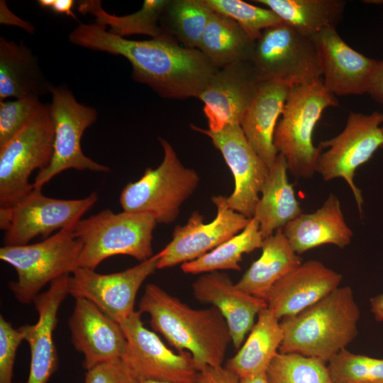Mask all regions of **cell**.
Returning <instances> with one entry per match:
<instances>
[{"instance_id":"6da1fadb","label":"cell","mask_w":383,"mask_h":383,"mask_svg":"<svg viewBox=\"0 0 383 383\" xmlns=\"http://www.w3.org/2000/svg\"><path fill=\"white\" fill-rule=\"evenodd\" d=\"M69 39L78 46L124 57L135 81L167 99L198 98L219 70L199 49L182 47L175 40L126 39L96 23H79Z\"/></svg>"},{"instance_id":"7a4b0ae2","label":"cell","mask_w":383,"mask_h":383,"mask_svg":"<svg viewBox=\"0 0 383 383\" xmlns=\"http://www.w3.org/2000/svg\"><path fill=\"white\" fill-rule=\"evenodd\" d=\"M138 311L150 316L152 329L178 352L189 353L198 372L221 367L232 338L214 306L195 309L155 284L146 285Z\"/></svg>"},{"instance_id":"3957f363","label":"cell","mask_w":383,"mask_h":383,"mask_svg":"<svg viewBox=\"0 0 383 383\" xmlns=\"http://www.w3.org/2000/svg\"><path fill=\"white\" fill-rule=\"evenodd\" d=\"M360 309L349 286L338 287L299 313L282 318L279 352L328 362L357 335Z\"/></svg>"},{"instance_id":"277c9868","label":"cell","mask_w":383,"mask_h":383,"mask_svg":"<svg viewBox=\"0 0 383 383\" xmlns=\"http://www.w3.org/2000/svg\"><path fill=\"white\" fill-rule=\"evenodd\" d=\"M157 224L148 213H114L109 209L79 220L72 230L82 245L79 267L94 270L104 260L119 255L140 262L150 258Z\"/></svg>"},{"instance_id":"5b68a950","label":"cell","mask_w":383,"mask_h":383,"mask_svg":"<svg viewBox=\"0 0 383 383\" xmlns=\"http://www.w3.org/2000/svg\"><path fill=\"white\" fill-rule=\"evenodd\" d=\"M338 104L322 79L291 87L275 128L274 145L294 176L310 178L316 172L322 148L313 145V131L323 111Z\"/></svg>"},{"instance_id":"8992f818","label":"cell","mask_w":383,"mask_h":383,"mask_svg":"<svg viewBox=\"0 0 383 383\" xmlns=\"http://www.w3.org/2000/svg\"><path fill=\"white\" fill-rule=\"evenodd\" d=\"M164 156L160 165L148 167L135 182L128 183L120 195L123 211L145 213L157 223L170 224L180 213L182 205L196 189L198 173L182 165L170 143L159 138Z\"/></svg>"},{"instance_id":"52a82bcc","label":"cell","mask_w":383,"mask_h":383,"mask_svg":"<svg viewBox=\"0 0 383 383\" xmlns=\"http://www.w3.org/2000/svg\"><path fill=\"white\" fill-rule=\"evenodd\" d=\"M82 247L70 229L60 230L40 243L1 247V260L17 273V280L9 284L16 300L29 304L47 284L71 274L79 267Z\"/></svg>"},{"instance_id":"ba28073f","label":"cell","mask_w":383,"mask_h":383,"mask_svg":"<svg viewBox=\"0 0 383 383\" xmlns=\"http://www.w3.org/2000/svg\"><path fill=\"white\" fill-rule=\"evenodd\" d=\"M54 136L50 104H42L24 128L0 148V209L13 207L33 189L30 176L50 165Z\"/></svg>"},{"instance_id":"9c48e42d","label":"cell","mask_w":383,"mask_h":383,"mask_svg":"<svg viewBox=\"0 0 383 383\" xmlns=\"http://www.w3.org/2000/svg\"><path fill=\"white\" fill-rule=\"evenodd\" d=\"M250 62L261 82L292 87L315 82L322 77L313 40L284 22L262 32Z\"/></svg>"},{"instance_id":"30bf717a","label":"cell","mask_w":383,"mask_h":383,"mask_svg":"<svg viewBox=\"0 0 383 383\" xmlns=\"http://www.w3.org/2000/svg\"><path fill=\"white\" fill-rule=\"evenodd\" d=\"M50 94V108L55 131L53 155L50 165L38 171L33 188L42 189L54 177L70 169L109 172V167L87 157L81 148L84 131L97 118L96 110L79 104L65 86L53 87Z\"/></svg>"},{"instance_id":"8fae6325","label":"cell","mask_w":383,"mask_h":383,"mask_svg":"<svg viewBox=\"0 0 383 383\" xmlns=\"http://www.w3.org/2000/svg\"><path fill=\"white\" fill-rule=\"evenodd\" d=\"M96 192L79 199H58L33 189L10 209H0V228L4 245L28 244L39 235L52 231L73 230L85 212L98 201Z\"/></svg>"},{"instance_id":"7c38bea8","label":"cell","mask_w":383,"mask_h":383,"mask_svg":"<svg viewBox=\"0 0 383 383\" xmlns=\"http://www.w3.org/2000/svg\"><path fill=\"white\" fill-rule=\"evenodd\" d=\"M382 123L383 113L379 111L371 114L350 112L343 131L319 145L328 150L321 154L316 172L325 181L343 179L353 192L360 214L364 202L361 190L354 183V175L383 145Z\"/></svg>"},{"instance_id":"4fadbf2b","label":"cell","mask_w":383,"mask_h":383,"mask_svg":"<svg viewBox=\"0 0 383 383\" xmlns=\"http://www.w3.org/2000/svg\"><path fill=\"white\" fill-rule=\"evenodd\" d=\"M119 324L126 339L121 360L139 381L195 383L198 371L192 355L168 348L155 332L145 327L139 311Z\"/></svg>"},{"instance_id":"5bb4252c","label":"cell","mask_w":383,"mask_h":383,"mask_svg":"<svg viewBox=\"0 0 383 383\" xmlns=\"http://www.w3.org/2000/svg\"><path fill=\"white\" fill-rule=\"evenodd\" d=\"M226 198L212 196L217 211L211 222L205 223L204 216L196 211L186 224L174 228L172 240L158 252L157 270L198 259L245 228L250 218L230 209Z\"/></svg>"},{"instance_id":"9a60e30c","label":"cell","mask_w":383,"mask_h":383,"mask_svg":"<svg viewBox=\"0 0 383 383\" xmlns=\"http://www.w3.org/2000/svg\"><path fill=\"white\" fill-rule=\"evenodd\" d=\"M158 253L121 272L99 274L78 267L70 276L69 294L84 298L118 323L134 311L138 290L157 270Z\"/></svg>"},{"instance_id":"2e32d148","label":"cell","mask_w":383,"mask_h":383,"mask_svg":"<svg viewBox=\"0 0 383 383\" xmlns=\"http://www.w3.org/2000/svg\"><path fill=\"white\" fill-rule=\"evenodd\" d=\"M191 128L211 139L233 174L234 189L226 198L228 207L252 218L270 169L247 140L240 125H229L218 132Z\"/></svg>"},{"instance_id":"e0dca14e","label":"cell","mask_w":383,"mask_h":383,"mask_svg":"<svg viewBox=\"0 0 383 383\" xmlns=\"http://www.w3.org/2000/svg\"><path fill=\"white\" fill-rule=\"evenodd\" d=\"M260 83L250 61L220 68L198 96L204 104L208 129L218 132L240 124Z\"/></svg>"},{"instance_id":"ac0fdd59","label":"cell","mask_w":383,"mask_h":383,"mask_svg":"<svg viewBox=\"0 0 383 383\" xmlns=\"http://www.w3.org/2000/svg\"><path fill=\"white\" fill-rule=\"evenodd\" d=\"M68 324L72 343L84 355L86 370L121 358L126 339L121 325L90 301L75 298Z\"/></svg>"},{"instance_id":"d6986e66","label":"cell","mask_w":383,"mask_h":383,"mask_svg":"<svg viewBox=\"0 0 383 383\" xmlns=\"http://www.w3.org/2000/svg\"><path fill=\"white\" fill-rule=\"evenodd\" d=\"M70 276L66 274L54 280L47 291L35 298L33 303L38 314V321L18 328L30 348L27 383H48L57 368L58 357L53 333L57 323L58 310L69 294Z\"/></svg>"},{"instance_id":"ffe728a7","label":"cell","mask_w":383,"mask_h":383,"mask_svg":"<svg viewBox=\"0 0 383 383\" xmlns=\"http://www.w3.org/2000/svg\"><path fill=\"white\" fill-rule=\"evenodd\" d=\"M311 39L320 60L322 82L328 91L334 96L367 93L376 60L350 47L339 35L336 28H326Z\"/></svg>"},{"instance_id":"44dd1931","label":"cell","mask_w":383,"mask_h":383,"mask_svg":"<svg viewBox=\"0 0 383 383\" xmlns=\"http://www.w3.org/2000/svg\"><path fill=\"white\" fill-rule=\"evenodd\" d=\"M193 295L199 301L216 307L225 318L234 347L239 349L255 324V318L267 308V301L249 294L219 271L204 273L192 284Z\"/></svg>"},{"instance_id":"7402d4cb","label":"cell","mask_w":383,"mask_h":383,"mask_svg":"<svg viewBox=\"0 0 383 383\" xmlns=\"http://www.w3.org/2000/svg\"><path fill=\"white\" fill-rule=\"evenodd\" d=\"M342 278L321 262L308 260L272 287L267 308L279 320L294 316L339 287Z\"/></svg>"},{"instance_id":"603a6c76","label":"cell","mask_w":383,"mask_h":383,"mask_svg":"<svg viewBox=\"0 0 383 383\" xmlns=\"http://www.w3.org/2000/svg\"><path fill=\"white\" fill-rule=\"evenodd\" d=\"M297 255L326 244L343 248L351 242L352 230L345 221L340 202L330 194L323 205L309 213H301L282 229Z\"/></svg>"},{"instance_id":"cb8c5ba5","label":"cell","mask_w":383,"mask_h":383,"mask_svg":"<svg viewBox=\"0 0 383 383\" xmlns=\"http://www.w3.org/2000/svg\"><path fill=\"white\" fill-rule=\"evenodd\" d=\"M290 89L274 82H261L240 123L247 140L269 169L279 154L274 134Z\"/></svg>"},{"instance_id":"d4e9b609","label":"cell","mask_w":383,"mask_h":383,"mask_svg":"<svg viewBox=\"0 0 383 383\" xmlns=\"http://www.w3.org/2000/svg\"><path fill=\"white\" fill-rule=\"evenodd\" d=\"M53 88L32 50L23 43L0 38V101L39 99Z\"/></svg>"},{"instance_id":"484cf974","label":"cell","mask_w":383,"mask_h":383,"mask_svg":"<svg viewBox=\"0 0 383 383\" xmlns=\"http://www.w3.org/2000/svg\"><path fill=\"white\" fill-rule=\"evenodd\" d=\"M287 171L286 160L279 153L270 168L252 217L257 221L264 239L302 213Z\"/></svg>"},{"instance_id":"4316f807","label":"cell","mask_w":383,"mask_h":383,"mask_svg":"<svg viewBox=\"0 0 383 383\" xmlns=\"http://www.w3.org/2000/svg\"><path fill=\"white\" fill-rule=\"evenodd\" d=\"M260 257L254 261L235 283L240 290L265 300L272 287L301 265L282 229L265 238Z\"/></svg>"},{"instance_id":"83f0119b","label":"cell","mask_w":383,"mask_h":383,"mask_svg":"<svg viewBox=\"0 0 383 383\" xmlns=\"http://www.w3.org/2000/svg\"><path fill=\"white\" fill-rule=\"evenodd\" d=\"M282 338L279 319L266 308L259 313L257 322L245 343L237 353L227 360L225 367L239 378L266 372L279 352Z\"/></svg>"},{"instance_id":"f1b7e54d","label":"cell","mask_w":383,"mask_h":383,"mask_svg":"<svg viewBox=\"0 0 383 383\" xmlns=\"http://www.w3.org/2000/svg\"><path fill=\"white\" fill-rule=\"evenodd\" d=\"M255 45V40L236 21L213 11L198 49L220 69L233 63L250 61Z\"/></svg>"},{"instance_id":"f546056e","label":"cell","mask_w":383,"mask_h":383,"mask_svg":"<svg viewBox=\"0 0 383 383\" xmlns=\"http://www.w3.org/2000/svg\"><path fill=\"white\" fill-rule=\"evenodd\" d=\"M272 10L282 21L309 38L336 28L345 11L343 0H255Z\"/></svg>"},{"instance_id":"4dcf8cb0","label":"cell","mask_w":383,"mask_h":383,"mask_svg":"<svg viewBox=\"0 0 383 383\" xmlns=\"http://www.w3.org/2000/svg\"><path fill=\"white\" fill-rule=\"evenodd\" d=\"M168 0H145L142 8L137 12L126 16H118L105 11L100 1L89 0L81 1L78 11L95 16L96 23L108 26L110 33L123 37L133 34H143L153 39L175 40L161 28L162 12ZM176 41V40H175Z\"/></svg>"},{"instance_id":"1f68e13d","label":"cell","mask_w":383,"mask_h":383,"mask_svg":"<svg viewBox=\"0 0 383 383\" xmlns=\"http://www.w3.org/2000/svg\"><path fill=\"white\" fill-rule=\"evenodd\" d=\"M263 240L257 221L252 218L241 232L198 259L181 265V269L192 274L227 270L240 271L243 255L261 248Z\"/></svg>"},{"instance_id":"d6a6232c","label":"cell","mask_w":383,"mask_h":383,"mask_svg":"<svg viewBox=\"0 0 383 383\" xmlns=\"http://www.w3.org/2000/svg\"><path fill=\"white\" fill-rule=\"evenodd\" d=\"M212 12L204 0H168L162 12L160 26L185 48L198 49Z\"/></svg>"},{"instance_id":"836d02e7","label":"cell","mask_w":383,"mask_h":383,"mask_svg":"<svg viewBox=\"0 0 383 383\" xmlns=\"http://www.w3.org/2000/svg\"><path fill=\"white\" fill-rule=\"evenodd\" d=\"M326 362L299 353L278 352L266 373L269 383H332Z\"/></svg>"},{"instance_id":"e575fe53","label":"cell","mask_w":383,"mask_h":383,"mask_svg":"<svg viewBox=\"0 0 383 383\" xmlns=\"http://www.w3.org/2000/svg\"><path fill=\"white\" fill-rule=\"evenodd\" d=\"M328 362L332 383H383V359L344 349Z\"/></svg>"},{"instance_id":"d590c367","label":"cell","mask_w":383,"mask_h":383,"mask_svg":"<svg viewBox=\"0 0 383 383\" xmlns=\"http://www.w3.org/2000/svg\"><path fill=\"white\" fill-rule=\"evenodd\" d=\"M213 11L236 21L254 40L262 32L282 23V19L269 8H260L240 0H204Z\"/></svg>"},{"instance_id":"8d00e7d4","label":"cell","mask_w":383,"mask_h":383,"mask_svg":"<svg viewBox=\"0 0 383 383\" xmlns=\"http://www.w3.org/2000/svg\"><path fill=\"white\" fill-rule=\"evenodd\" d=\"M41 105L37 98L0 101V148L24 128Z\"/></svg>"},{"instance_id":"74e56055","label":"cell","mask_w":383,"mask_h":383,"mask_svg":"<svg viewBox=\"0 0 383 383\" xmlns=\"http://www.w3.org/2000/svg\"><path fill=\"white\" fill-rule=\"evenodd\" d=\"M24 340L21 330L0 316V383H12L18 348Z\"/></svg>"},{"instance_id":"f35d334b","label":"cell","mask_w":383,"mask_h":383,"mask_svg":"<svg viewBox=\"0 0 383 383\" xmlns=\"http://www.w3.org/2000/svg\"><path fill=\"white\" fill-rule=\"evenodd\" d=\"M84 383H139V380L119 359L87 370Z\"/></svg>"},{"instance_id":"ab89813d","label":"cell","mask_w":383,"mask_h":383,"mask_svg":"<svg viewBox=\"0 0 383 383\" xmlns=\"http://www.w3.org/2000/svg\"><path fill=\"white\" fill-rule=\"evenodd\" d=\"M239 379L225 366L207 367L198 372L195 383H239Z\"/></svg>"},{"instance_id":"60d3db41","label":"cell","mask_w":383,"mask_h":383,"mask_svg":"<svg viewBox=\"0 0 383 383\" xmlns=\"http://www.w3.org/2000/svg\"><path fill=\"white\" fill-rule=\"evenodd\" d=\"M367 94L383 105V60L375 62L368 82Z\"/></svg>"},{"instance_id":"b9f144b4","label":"cell","mask_w":383,"mask_h":383,"mask_svg":"<svg viewBox=\"0 0 383 383\" xmlns=\"http://www.w3.org/2000/svg\"><path fill=\"white\" fill-rule=\"evenodd\" d=\"M0 23L20 27L29 33L35 31L33 26L28 21H24L13 14L8 8L5 1H0Z\"/></svg>"},{"instance_id":"7bdbcfd3","label":"cell","mask_w":383,"mask_h":383,"mask_svg":"<svg viewBox=\"0 0 383 383\" xmlns=\"http://www.w3.org/2000/svg\"><path fill=\"white\" fill-rule=\"evenodd\" d=\"M74 5V1L73 0H55L50 10L57 13L65 14L77 20V16L72 11Z\"/></svg>"},{"instance_id":"ee69618b","label":"cell","mask_w":383,"mask_h":383,"mask_svg":"<svg viewBox=\"0 0 383 383\" xmlns=\"http://www.w3.org/2000/svg\"><path fill=\"white\" fill-rule=\"evenodd\" d=\"M370 303L374 319L377 321H383V294L371 298Z\"/></svg>"},{"instance_id":"f6af8a7d","label":"cell","mask_w":383,"mask_h":383,"mask_svg":"<svg viewBox=\"0 0 383 383\" xmlns=\"http://www.w3.org/2000/svg\"><path fill=\"white\" fill-rule=\"evenodd\" d=\"M239 383H269L267 373L251 374L239 379Z\"/></svg>"},{"instance_id":"bcb514c9","label":"cell","mask_w":383,"mask_h":383,"mask_svg":"<svg viewBox=\"0 0 383 383\" xmlns=\"http://www.w3.org/2000/svg\"><path fill=\"white\" fill-rule=\"evenodd\" d=\"M55 0H39L38 4L44 9H50Z\"/></svg>"},{"instance_id":"7dc6e473","label":"cell","mask_w":383,"mask_h":383,"mask_svg":"<svg viewBox=\"0 0 383 383\" xmlns=\"http://www.w3.org/2000/svg\"><path fill=\"white\" fill-rule=\"evenodd\" d=\"M139 383H176V382L148 379V380H140L139 381Z\"/></svg>"},{"instance_id":"c3c4849f","label":"cell","mask_w":383,"mask_h":383,"mask_svg":"<svg viewBox=\"0 0 383 383\" xmlns=\"http://www.w3.org/2000/svg\"><path fill=\"white\" fill-rule=\"evenodd\" d=\"M365 2H367L369 4H383V1H365Z\"/></svg>"},{"instance_id":"681fc988","label":"cell","mask_w":383,"mask_h":383,"mask_svg":"<svg viewBox=\"0 0 383 383\" xmlns=\"http://www.w3.org/2000/svg\"><path fill=\"white\" fill-rule=\"evenodd\" d=\"M381 129H382V133H383V123H382V125L381 126ZM381 148L383 150V145L382 146Z\"/></svg>"}]
</instances>
